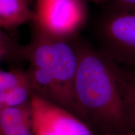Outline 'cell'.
<instances>
[{
  "instance_id": "15",
  "label": "cell",
  "mask_w": 135,
  "mask_h": 135,
  "mask_svg": "<svg viewBox=\"0 0 135 135\" xmlns=\"http://www.w3.org/2000/svg\"><path fill=\"white\" fill-rule=\"evenodd\" d=\"M38 1V0H37V1Z\"/></svg>"
},
{
  "instance_id": "7",
  "label": "cell",
  "mask_w": 135,
  "mask_h": 135,
  "mask_svg": "<svg viewBox=\"0 0 135 135\" xmlns=\"http://www.w3.org/2000/svg\"><path fill=\"white\" fill-rule=\"evenodd\" d=\"M29 0H0V27L12 29L35 20Z\"/></svg>"
},
{
  "instance_id": "10",
  "label": "cell",
  "mask_w": 135,
  "mask_h": 135,
  "mask_svg": "<svg viewBox=\"0 0 135 135\" xmlns=\"http://www.w3.org/2000/svg\"><path fill=\"white\" fill-rule=\"evenodd\" d=\"M126 85L125 104L129 129L135 131V70L131 68Z\"/></svg>"
},
{
  "instance_id": "1",
  "label": "cell",
  "mask_w": 135,
  "mask_h": 135,
  "mask_svg": "<svg viewBox=\"0 0 135 135\" xmlns=\"http://www.w3.org/2000/svg\"><path fill=\"white\" fill-rule=\"evenodd\" d=\"M78 65L73 88L75 114L95 135L129 129L125 93L129 71L99 50L77 45Z\"/></svg>"
},
{
  "instance_id": "2",
  "label": "cell",
  "mask_w": 135,
  "mask_h": 135,
  "mask_svg": "<svg viewBox=\"0 0 135 135\" xmlns=\"http://www.w3.org/2000/svg\"><path fill=\"white\" fill-rule=\"evenodd\" d=\"M96 27L99 51L120 65L135 66V7L109 3Z\"/></svg>"
},
{
  "instance_id": "3",
  "label": "cell",
  "mask_w": 135,
  "mask_h": 135,
  "mask_svg": "<svg viewBox=\"0 0 135 135\" xmlns=\"http://www.w3.org/2000/svg\"><path fill=\"white\" fill-rule=\"evenodd\" d=\"M33 135H95L78 117L60 106L31 93Z\"/></svg>"
},
{
  "instance_id": "4",
  "label": "cell",
  "mask_w": 135,
  "mask_h": 135,
  "mask_svg": "<svg viewBox=\"0 0 135 135\" xmlns=\"http://www.w3.org/2000/svg\"><path fill=\"white\" fill-rule=\"evenodd\" d=\"M37 25L56 37H65L76 30L84 18L80 0H38Z\"/></svg>"
},
{
  "instance_id": "8",
  "label": "cell",
  "mask_w": 135,
  "mask_h": 135,
  "mask_svg": "<svg viewBox=\"0 0 135 135\" xmlns=\"http://www.w3.org/2000/svg\"><path fill=\"white\" fill-rule=\"evenodd\" d=\"M28 82L26 71L0 69V109L2 108L6 94L15 87Z\"/></svg>"
},
{
  "instance_id": "14",
  "label": "cell",
  "mask_w": 135,
  "mask_h": 135,
  "mask_svg": "<svg viewBox=\"0 0 135 135\" xmlns=\"http://www.w3.org/2000/svg\"><path fill=\"white\" fill-rule=\"evenodd\" d=\"M107 135H135V131L131 129H128L126 130L121 131L116 133H113V134H107Z\"/></svg>"
},
{
  "instance_id": "12",
  "label": "cell",
  "mask_w": 135,
  "mask_h": 135,
  "mask_svg": "<svg viewBox=\"0 0 135 135\" xmlns=\"http://www.w3.org/2000/svg\"><path fill=\"white\" fill-rule=\"evenodd\" d=\"M22 47L21 50H10L7 48H0V63L3 61L11 60L13 58H22Z\"/></svg>"
},
{
  "instance_id": "9",
  "label": "cell",
  "mask_w": 135,
  "mask_h": 135,
  "mask_svg": "<svg viewBox=\"0 0 135 135\" xmlns=\"http://www.w3.org/2000/svg\"><path fill=\"white\" fill-rule=\"evenodd\" d=\"M31 95V91L28 81V82L11 89L6 94L2 108L26 103L30 101Z\"/></svg>"
},
{
  "instance_id": "11",
  "label": "cell",
  "mask_w": 135,
  "mask_h": 135,
  "mask_svg": "<svg viewBox=\"0 0 135 135\" xmlns=\"http://www.w3.org/2000/svg\"><path fill=\"white\" fill-rule=\"evenodd\" d=\"M21 46L16 43V41L0 30V48H7L10 50H21Z\"/></svg>"
},
{
  "instance_id": "6",
  "label": "cell",
  "mask_w": 135,
  "mask_h": 135,
  "mask_svg": "<svg viewBox=\"0 0 135 135\" xmlns=\"http://www.w3.org/2000/svg\"><path fill=\"white\" fill-rule=\"evenodd\" d=\"M0 135H33L30 101L0 109Z\"/></svg>"
},
{
  "instance_id": "13",
  "label": "cell",
  "mask_w": 135,
  "mask_h": 135,
  "mask_svg": "<svg viewBox=\"0 0 135 135\" xmlns=\"http://www.w3.org/2000/svg\"><path fill=\"white\" fill-rule=\"evenodd\" d=\"M89 1L98 3L108 2L109 3H114V4L122 5V6L135 7V0H89Z\"/></svg>"
},
{
  "instance_id": "5",
  "label": "cell",
  "mask_w": 135,
  "mask_h": 135,
  "mask_svg": "<svg viewBox=\"0 0 135 135\" xmlns=\"http://www.w3.org/2000/svg\"><path fill=\"white\" fill-rule=\"evenodd\" d=\"M63 38L53 36L51 74L61 106L75 114L73 88L78 65V51L77 45H73Z\"/></svg>"
}]
</instances>
